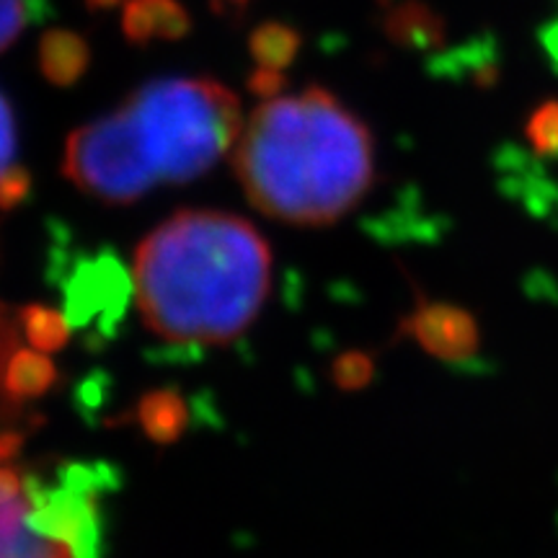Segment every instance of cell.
I'll use <instances>...</instances> for the list:
<instances>
[{"mask_svg":"<svg viewBox=\"0 0 558 558\" xmlns=\"http://www.w3.org/2000/svg\"><path fill=\"white\" fill-rule=\"evenodd\" d=\"M241 137V101L213 78H163L68 137L62 171L104 205H130L158 184H186Z\"/></svg>","mask_w":558,"mask_h":558,"instance_id":"6da1fadb","label":"cell"},{"mask_svg":"<svg viewBox=\"0 0 558 558\" xmlns=\"http://www.w3.org/2000/svg\"><path fill=\"white\" fill-rule=\"evenodd\" d=\"M145 326L171 344H226L264 308L271 251L239 215L181 209L140 243L132 264Z\"/></svg>","mask_w":558,"mask_h":558,"instance_id":"7a4b0ae2","label":"cell"},{"mask_svg":"<svg viewBox=\"0 0 558 558\" xmlns=\"http://www.w3.org/2000/svg\"><path fill=\"white\" fill-rule=\"evenodd\" d=\"M235 145V177L248 202L279 222L331 226L373 186L369 130L326 88L259 104Z\"/></svg>","mask_w":558,"mask_h":558,"instance_id":"3957f363","label":"cell"},{"mask_svg":"<svg viewBox=\"0 0 558 558\" xmlns=\"http://www.w3.org/2000/svg\"><path fill=\"white\" fill-rule=\"evenodd\" d=\"M0 437V558H99L96 478L68 469L45 478L13 463Z\"/></svg>","mask_w":558,"mask_h":558,"instance_id":"277c9868","label":"cell"},{"mask_svg":"<svg viewBox=\"0 0 558 558\" xmlns=\"http://www.w3.org/2000/svg\"><path fill=\"white\" fill-rule=\"evenodd\" d=\"M192 29V19L181 0H128L122 32L137 47L153 41H179Z\"/></svg>","mask_w":558,"mask_h":558,"instance_id":"5b68a950","label":"cell"},{"mask_svg":"<svg viewBox=\"0 0 558 558\" xmlns=\"http://www.w3.org/2000/svg\"><path fill=\"white\" fill-rule=\"evenodd\" d=\"M90 65L88 41L68 29L47 32L39 41V70L58 88L75 86Z\"/></svg>","mask_w":558,"mask_h":558,"instance_id":"8992f818","label":"cell"},{"mask_svg":"<svg viewBox=\"0 0 558 558\" xmlns=\"http://www.w3.org/2000/svg\"><path fill=\"white\" fill-rule=\"evenodd\" d=\"M383 26H386L390 39L409 47H429L442 37V24L432 9L418 0L390 5L383 16Z\"/></svg>","mask_w":558,"mask_h":558,"instance_id":"52a82bcc","label":"cell"},{"mask_svg":"<svg viewBox=\"0 0 558 558\" xmlns=\"http://www.w3.org/2000/svg\"><path fill=\"white\" fill-rule=\"evenodd\" d=\"M303 37L295 26L282 24V21H267L251 32L248 52L259 68L284 70L295 62Z\"/></svg>","mask_w":558,"mask_h":558,"instance_id":"ba28073f","label":"cell"},{"mask_svg":"<svg viewBox=\"0 0 558 558\" xmlns=\"http://www.w3.org/2000/svg\"><path fill=\"white\" fill-rule=\"evenodd\" d=\"M418 337L435 352H469L473 344V326L463 313L435 311L418 320Z\"/></svg>","mask_w":558,"mask_h":558,"instance_id":"9c48e42d","label":"cell"},{"mask_svg":"<svg viewBox=\"0 0 558 558\" xmlns=\"http://www.w3.org/2000/svg\"><path fill=\"white\" fill-rule=\"evenodd\" d=\"M32 0H0V52L9 50L24 32Z\"/></svg>","mask_w":558,"mask_h":558,"instance_id":"30bf717a","label":"cell"},{"mask_svg":"<svg viewBox=\"0 0 558 558\" xmlns=\"http://www.w3.org/2000/svg\"><path fill=\"white\" fill-rule=\"evenodd\" d=\"M530 137L543 150H558V107L548 104L535 111L533 124H530Z\"/></svg>","mask_w":558,"mask_h":558,"instance_id":"8fae6325","label":"cell"},{"mask_svg":"<svg viewBox=\"0 0 558 558\" xmlns=\"http://www.w3.org/2000/svg\"><path fill=\"white\" fill-rule=\"evenodd\" d=\"M13 153H16V120L9 99L0 94V177L13 169Z\"/></svg>","mask_w":558,"mask_h":558,"instance_id":"7c38bea8","label":"cell"},{"mask_svg":"<svg viewBox=\"0 0 558 558\" xmlns=\"http://www.w3.org/2000/svg\"><path fill=\"white\" fill-rule=\"evenodd\" d=\"M32 186V179L29 173H26L21 166H13L0 177V207H16L21 199L26 197V192H29Z\"/></svg>","mask_w":558,"mask_h":558,"instance_id":"4fadbf2b","label":"cell"},{"mask_svg":"<svg viewBox=\"0 0 558 558\" xmlns=\"http://www.w3.org/2000/svg\"><path fill=\"white\" fill-rule=\"evenodd\" d=\"M248 88L254 90L256 96L264 101L277 99L284 88V75L282 70H269V68H256L254 73L248 75Z\"/></svg>","mask_w":558,"mask_h":558,"instance_id":"5bb4252c","label":"cell"},{"mask_svg":"<svg viewBox=\"0 0 558 558\" xmlns=\"http://www.w3.org/2000/svg\"><path fill=\"white\" fill-rule=\"evenodd\" d=\"M83 3H86L90 11H107V9H114L120 0H83Z\"/></svg>","mask_w":558,"mask_h":558,"instance_id":"9a60e30c","label":"cell"},{"mask_svg":"<svg viewBox=\"0 0 558 558\" xmlns=\"http://www.w3.org/2000/svg\"><path fill=\"white\" fill-rule=\"evenodd\" d=\"M235 3H241V5H243V3H246V0H235Z\"/></svg>","mask_w":558,"mask_h":558,"instance_id":"2e32d148","label":"cell"}]
</instances>
